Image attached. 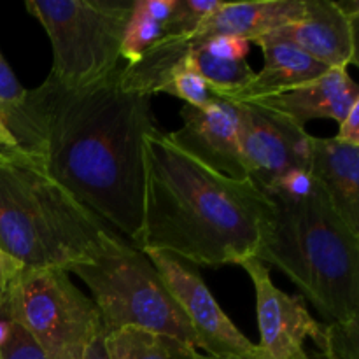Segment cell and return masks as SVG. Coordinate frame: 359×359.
<instances>
[{
  "instance_id": "obj_2",
  "label": "cell",
  "mask_w": 359,
  "mask_h": 359,
  "mask_svg": "<svg viewBox=\"0 0 359 359\" xmlns=\"http://www.w3.org/2000/svg\"><path fill=\"white\" fill-rule=\"evenodd\" d=\"M140 251H167L196 266L255 258L273 205L251 181H235L186 154L154 130L144 139Z\"/></svg>"
},
{
  "instance_id": "obj_3",
  "label": "cell",
  "mask_w": 359,
  "mask_h": 359,
  "mask_svg": "<svg viewBox=\"0 0 359 359\" xmlns=\"http://www.w3.org/2000/svg\"><path fill=\"white\" fill-rule=\"evenodd\" d=\"M265 195L273 212L255 258L286 273L330 323L359 319V235L325 189L316 182L302 200Z\"/></svg>"
},
{
  "instance_id": "obj_18",
  "label": "cell",
  "mask_w": 359,
  "mask_h": 359,
  "mask_svg": "<svg viewBox=\"0 0 359 359\" xmlns=\"http://www.w3.org/2000/svg\"><path fill=\"white\" fill-rule=\"evenodd\" d=\"M111 359H193L196 349L160 333L123 328L105 337Z\"/></svg>"
},
{
  "instance_id": "obj_6",
  "label": "cell",
  "mask_w": 359,
  "mask_h": 359,
  "mask_svg": "<svg viewBox=\"0 0 359 359\" xmlns=\"http://www.w3.org/2000/svg\"><path fill=\"white\" fill-rule=\"evenodd\" d=\"M135 0H27L53 48L49 77L69 90L107 79L119 69L126 21Z\"/></svg>"
},
{
  "instance_id": "obj_32",
  "label": "cell",
  "mask_w": 359,
  "mask_h": 359,
  "mask_svg": "<svg viewBox=\"0 0 359 359\" xmlns=\"http://www.w3.org/2000/svg\"><path fill=\"white\" fill-rule=\"evenodd\" d=\"M193 359H237V358H217V356H209V354H202L196 351L195 356H193Z\"/></svg>"
},
{
  "instance_id": "obj_30",
  "label": "cell",
  "mask_w": 359,
  "mask_h": 359,
  "mask_svg": "<svg viewBox=\"0 0 359 359\" xmlns=\"http://www.w3.org/2000/svg\"><path fill=\"white\" fill-rule=\"evenodd\" d=\"M84 359H111L107 354V349H105V333L102 332L97 339L93 340V344L88 349L86 356Z\"/></svg>"
},
{
  "instance_id": "obj_17",
  "label": "cell",
  "mask_w": 359,
  "mask_h": 359,
  "mask_svg": "<svg viewBox=\"0 0 359 359\" xmlns=\"http://www.w3.org/2000/svg\"><path fill=\"white\" fill-rule=\"evenodd\" d=\"M0 121L16 139L21 149L44 165V140L32 112L28 90L14 76L0 51Z\"/></svg>"
},
{
  "instance_id": "obj_16",
  "label": "cell",
  "mask_w": 359,
  "mask_h": 359,
  "mask_svg": "<svg viewBox=\"0 0 359 359\" xmlns=\"http://www.w3.org/2000/svg\"><path fill=\"white\" fill-rule=\"evenodd\" d=\"M311 174L340 219L359 235V146L312 137Z\"/></svg>"
},
{
  "instance_id": "obj_7",
  "label": "cell",
  "mask_w": 359,
  "mask_h": 359,
  "mask_svg": "<svg viewBox=\"0 0 359 359\" xmlns=\"http://www.w3.org/2000/svg\"><path fill=\"white\" fill-rule=\"evenodd\" d=\"M2 314L27 330L48 359H84L104 332L95 302L63 269H23L2 294Z\"/></svg>"
},
{
  "instance_id": "obj_20",
  "label": "cell",
  "mask_w": 359,
  "mask_h": 359,
  "mask_svg": "<svg viewBox=\"0 0 359 359\" xmlns=\"http://www.w3.org/2000/svg\"><path fill=\"white\" fill-rule=\"evenodd\" d=\"M191 60L200 76L209 84L210 93L237 90L255 76V70L251 69L248 60L216 58L200 48L193 49Z\"/></svg>"
},
{
  "instance_id": "obj_15",
  "label": "cell",
  "mask_w": 359,
  "mask_h": 359,
  "mask_svg": "<svg viewBox=\"0 0 359 359\" xmlns=\"http://www.w3.org/2000/svg\"><path fill=\"white\" fill-rule=\"evenodd\" d=\"M305 14L304 0H259V2H223L202 27L191 35L195 46L219 35H233L252 42L286 25L300 21Z\"/></svg>"
},
{
  "instance_id": "obj_24",
  "label": "cell",
  "mask_w": 359,
  "mask_h": 359,
  "mask_svg": "<svg viewBox=\"0 0 359 359\" xmlns=\"http://www.w3.org/2000/svg\"><path fill=\"white\" fill-rule=\"evenodd\" d=\"M0 359H48V356L27 330L11 323L9 335L0 346Z\"/></svg>"
},
{
  "instance_id": "obj_31",
  "label": "cell",
  "mask_w": 359,
  "mask_h": 359,
  "mask_svg": "<svg viewBox=\"0 0 359 359\" xmlns=\"http://www.w3.org/2000/svg\"><path fill=\"white\" fill-rule=\"evenodd\" d=\"M9 330H11V321L2 314V311H0V346L6 342L7 335H9Z\"/></svg>"
},
{
  "instance_id": "obj_27",
  "label": "cell",
  "mask_w": 359,
  "mask_h": 359,
  "mask_svg": "<svg viewBox=\"0 0 359 359\" xmlns=\"http://www.w3.org/2000/svg\"><path fill=\"white\" fill-rule=\"evenodd\" d=\"M0 163H23V165H37V167L44 168L42 161L35 160L34 156H30L28 153H25L20 147V144L16 142L13 135L9 133V130L4 126V123L0 121ZM46 170V168H44Z\"/></svg>"
},
{
  "instance_id": "obj_4",
  "label": "cell",
  "mask_w": 359,
  "mask_h": 359,
  "mask_svg": "<svg viewBox=\"0 0 359 359\" xmlns=\"http://www.w3.org/2000/svg\"><path fill=\"white\" fill-rule=\"evenodd\" d=\"M112 233L37 165L0 163V249L25 269L88 263Z\"/></svg>"
},
{
  "instance_id": "obj_12",
  "label": "cell",
  "mask_w": 359,
  "mask_h": 359,
  "mask_svg": "<svg viewBox=\"0 0 359 359\" xmlns=\"http://www.w3.org/2000/svg\"><path fill=\"white\" fill-rule=\"evenodd\" d=\"M305 14L300 21L269 34L307 53L328 69L358 65L356 28L358 0H304Z\"/></svg>"
},
{
  "instance_id": "obj_19",
  "label": "cell",
  "mask_w": 359,
  "mask_h": 359,
  "mask_svg": "<svg viewBox=\"0 0 359 359\" xmlns=\"http://www.w3.org/2000/svg\"><path fill=\"white\" fill-rule=\"evenodd\" d=\"M174 7V0H135L126 21L121 42V60L133 63L160 41Z\"/></svg>"
},
{
  "instance_id": "obj_25",
  "label": "cell",
  "mask_w": 359,
  "mask_h": 359,
  "mask_svg": "<svg viewBox=\"0 0 359 359\" xmlns=\"http://www.w3.org/2000/svg\"><path fill=\"white\" fill-rule=\"evenodd\" d=\"M316 181L309 170H293L290 174L283 175L273 182L270 189L263 193H270V195H277L284 200H302L309 196L314 189Z\"/></svg>"
},
{
  "instance_id": "obj_23",
  "label": "cell",
  "mask_w": 359,
  "mask_h": 359,
  "mask_svg": "<svg viewBox=\"0 0 359 359\" xmlns=\"http://www.w3.org/2000/svg\"><path fill=\"white\" fill-rule=\"evenodd\" d=\"M163 93L181 98L186 105H191V107H205L214 98V95L209 90V84L200 76L196 67L193 65L191 58L172 77Z\"/></svg>"
},
{
  "instance_id": "obj_13",
  "label": "cell",
  "mask_w": 359,
  "mask_h": 359,
  "mask_svg": "<svg viewBox=\"0 0 359 359\" xmlns=\"http://www.w3.org/2000/svg\"><path fill=\"white\" fill-rule=\"evenodd\" d=\"M252 44H258L262 48L263 58H265L263 69L255 72V76L237 90L212 93L214 97L226 102H238V104L263 100V98L280 95L302 84L312 83L332 70L283 39L263 35L256 39Z\"/></svg>"
},
{
  "instance_id": "obj_21",
  "label": "cell",
  "mask_w": 359,
  "mask_h": 359,
  "mask_svg": "<svg viewBox=\"0 0 359 359\" xmlns=\"http://www.w3.org/2000/svg\"><path fill=\"white\" fill-rule=\"evenodd\" d=\"M221 6L223 0H174L163 37H189Z\"/></svg>"
},
{
  "instance_id": "obj_11",
  "label": "cell",
  "mask_w": 359,
  "mask_h": 359,
  "mask_svg": "<svg viewBox=\"0 0 359 359\" xmlns=\"http://www.w3.org/2000/svg\"><path fill=\"white\" fill-rule=\"evenodd\" d=\"M181 118V128L165 133L174 146L226 177L249 179L241 147V116L235 102L214 97L205 107L184 104Z\"/></svg>"
},
{
  "instance_id": "obj_8",
  "label": "cell",
  "mask_w": 359,
  "mask_h": 359,
  "mask_svg": "<svg viewBox=\"0 0 359 359\" xmlns=\"http://www.w3.org/2000/svg\"><path fill=\"white\" fill-rule=\"evenodd\" d=\"M146 256L163 279L174 300L188 318L203 354L217 358L265 359L258 346L248 340L214 300L198 266L179 256L158 249H146Z\"/></svg>"
},
{
  "instance_id": "obj_10",
  "label": "cell",
  "mask_w": 359,
  "mask_h": 359,
  "mask_svg": "<svg viewBox=\"0 0 359 359\" xmlns=\"http://www.w3.org/2000/svg\"><path fill=\"white\" fill-rule=\"evenodd\" d=\"M255 284L256 316L259 328V351L265 359H311L305 340L323 342L325 325L316 321L302 294L291 297L273 284L269 266L256 258L242 262Z\"/></svg>"
},
{
  "instance_id": "obj_33",
  "label": "cell",
  "mask_w": 359,
  "mask_h": 359,
  "mask_svg": "<svg viewBox=\"0 0 359 359\" xmlns=\"http://www.w3.org/2000/svg\"><path fill=\"white\" fill-rule=\"evenodd\" d=\"M0 311H2V294H0Z\"/></svg>"
},
{
  "instance_id": "obj_26",
  "label": "cell",
  "mask_w": 359,
  "mask_h": 359,
  "mask_svg": "<svg viewBox=\"0 0 359 359\" xmlns=\"http://www.w3.org/2000/svg\"><path fill=\"white\" fill-rule=\"evenodd\" d=\"M200 49L210 56L223 60H248L249 51H251V42L242 37H233V35H219V37L207 39Z\"/></svg>"
},
{
  "instance_id": "obj_29",
  "label": "cell",
  "mask_w": 359,
  "mask_h": 359,
  "mask_svg": "<svg viewBox=\"0 0 359 359\" xmlns=\"http://www.w3.org/2000/svg\"><path fill=\"white\" fill-rule=\"evenodd\" d=\"M23 269L25 266L18 259H14L13 256H9L0 249V294L6 293L7 287L23 272Z\"/></svg>"
},
{
  "instance_id": "obj_9",
  "label": "cell",
  "mask_w": 359,
  "mask_h": 359,
  "mask_svg": "<svg viewBox=\"0 0 359 359\" xmlns=\"http://www.w3.org/2000/svg\"><path fill=\"white\" fill-rule=\"evenodd\" d=\"M241 147L249 179L262 191L293 170L311 172L312 135L290 119L244 102L238 104Z\"/></svg>"
},
{
  "instance_id": "obj_5",
  "label": "cell",
  "mask_w": 359,
  "mask_h": 359,
  "mask_svg": "<svg viewBox=\"0 0 359 359\" xmlns=\"http://www.w3.org/2000/svg\"><path fill=\"white\" fill-rule=\"evenodd\" d=\"M76 273L93 294L105 337L123 328L172 337L198 351L188 318L165 286L146 252L112 231L91 262L74 265Z\"/></svg>"
},
{
  "instance_id": "obj_14",
  "label": "cell",
  "mask_w": 359,
  "mask_h": 359,
  "mask_svg": "<svg viewBox=\"0 0 359 359\" xmlns=\"http://www.w3.org/2000/svg\"><path fill=\"white\" fill-rule=\"evenodd\" d=\"M358 102L359 88L349 72L344 69H332L312 83L251 104L269 109L300 128H305L312 119L328 118L340 123Z\"/></svg>"
},
{
  "instance_id": "obj_22",
  "label": "cell",
  "mask_w": 359,
  "mask_h": 359,
  "mask_svg": "<svg viewBox=\"0 0 359 359\" xmlns=\"http://www.w3.org/2000/svg\"><path fill=\"white\" fill-rule=\"evenodd\" d=\"M319 354L311 359H359V319L325 325Z\"/></svg>"
},
{
  "instance_id": "obj_28",
  "label": "cell",
  "mask_w": 359,
  "mask_h": 359,
  "mask_svg": "<svg viewBox=\"0 0 359 359\" xmlns=\"http://www.w3.org/2000/svg\"><path fill=\"white\" fill-rule=\"evenodd\" d=\"M339 125V135L335 139H339L340 142L351 144V146H359V102L351 107V111Z\"/></svg>"
},
{
  "instance_id": "obj_1",
  "label": "cell",
  "mask_w": 359,
  "mask_h": 359,
  "mask_svg": "<svg viewBox=\"0 0 359 359\" xmlns=\"http://www.w3.org/2000/svg\"><path fill=\"white\" fill-rule=\"evenodd\" d=\"M119 69L81 90L48 76L28 90V100L44 140L46 172L137 245L146 188L144 139L156 123L153 97L123 90Z\"/></svg>"
}]
</instances>
